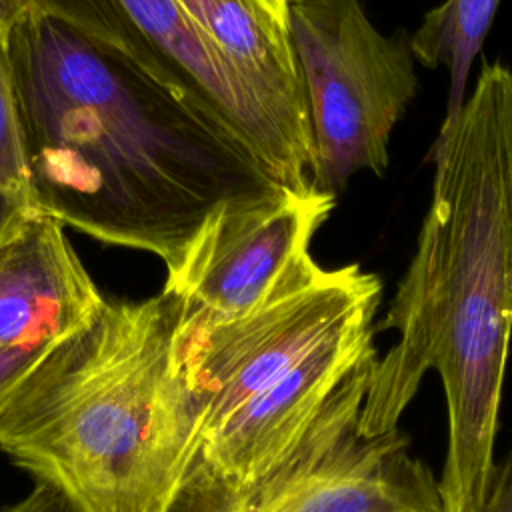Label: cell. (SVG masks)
Listing matches in <instances>:
<instances>
[{"label": "cell", "mask_w": 512, "mask_h": 512, "mask_svg": "<svg viewBox=\"0 0 512 512\" xmlns=\"http://www.w3.org/2000/svg\"><path fill=\"white\" fill-rule=\"evenodd\" d=\"M38 210L166 270L224 204L282 186L226 128L116 50L26 10L2 38Z\"/></svg>", "instance_id": "cell-1"}, {"label": "cell", "mask_w": 512, "mask_h": 512, "mask_svg": "<svg viewBox=\"0 0 512 512\" xmlns=\"http://www.w3.org/2000/svg\"><path fill=\"white\" fill-rule=\"evenodd\" d=\"M432 194L414 256L378 330L358 428H398L426 372L440 376L448 442L438 478L446 512H476L496 468L494 442L512 340V70L484 62L460 112L430 148Z\"/></svg>", "instance_id": "cell-2"}, {"label": "cell", "mask_w": 512, "mask_h": 512, "mask_svg": "<svg viewBox=\"0 0 512 512\" xmlns=\"http://www.w3.org/2000/svg\"><path fill=\"white\" fill-rule=\"evenodd\" d=\"M168 292L106 300L54 344L0 416V450L76 512H174L198 416L176 358Z\"/></svg>", "instance_id": "cell-3"}, {"label": "cell", "mask_w": 512, "mask_h": 512, "mask_svg": "<svg viewBox=\"0 0 512 512\" xmlns=\"http://www.w3.org/2000/svg\"><path fill=\"white\" fill-rule=\"evenodd\" d=\"M290 38L308 102L312 184L338 196L362 170L384 176L392 130L420 86L408 30L382 34L360 0H290Z\"/></svg>", "instance_id": "cell-4"}, {"label": "cell", "mask_w": 512, "mask_h": 512, "mask_svg": "<svg viewBox=\"0 0 512 512\" xmlns=\"http://www.w3.org/2000/svg\"><path fill=\"white\" fill-rule=\"evenodd\" d=\"M382 282L360 264L320 266L302 254L254 310L216 322L178 318L176 358L192 392L198 442L328 338L376 316Z\"/></svg>", "instance_id": "cell-5"}, {"label": "cell", "mask_w": 512, "mask_h": 512, "mask_svg": "<svg viewBox=\"0 0 512 512\" xmlns=\"http://www.w3.org/2000/svg\"><path fill=\"white\" fill-rule=\"evenodd\" d=\"M378 356L334 394L292 458L256 492L232 504L178 506L174 512H446L438 478L394 428H358Z\"/></svg>", "instance_id": "cell-6"}, {"label": "cell", "mask_w": 512, "mask_h": 512, "mask_svg": "<svg viewBox=\"0 0 512 512\" xmlns=\"http://www.w3.org/2000/svg\"><path fill=\"white\" fill-rule=\"evenodd\" d=\"M376 316L344 326L206 434L180 506L232 504L264 486L298 450L340 386L370 358Z\"/></svg>", "instance_id": "cell-7"}, {"label": "cell", "mask_w": 512, "mask_h": 512, "mask_svg": "<svg viewBox=\"0 0 512 512\" xmlns=\"http://www.w3.org/2000/svg\"><path fill=\"white\" fill-rule=\"evenodd\" d=\"M336 196L306 188L220 206L184 256L166 270L164 292L180 302V320L216 322L260 306L328 220Z\"/></svg>", "instance_id": "cell-8"}, {"label": "cell", "mask_w": 512, "mask_h": 512, "mask_svg": "<svg viewBox=\"0 0 512 512\" xmlns=\"http://www.w3.org/2000/svg\"><path fill=\"white\" fill-rule=\"evenodd\" d=\"M190 24L248 104L270 174L312 184L306 92L290 38V0H178Z\"/></svg>", "instance_id": "cell-9"}, {"label": "cell", "mask_w": 512, "mask_h": 512, "mask_svg": "<svg viewBox=\"0 0 512 512\" xmlns=\"http://www.w3.org/2000/svg\"><path fill=\"white\" fill-rule=\"evenodd\" d=\"M104 302L50 214L34 208L0 238V348L64 340L86 328Z\"/></svg>", "instance_id": "cell-10"}, {"label": "cell", "mask_w": 512, "mask_h": 512, "mask_svg": "<svg viewBox=\"0 0 512 512\" xmlns=\"http://www.w3.org/2000/svg\"><path fill=\"white\" fill-rule=\"evenodd\" d=\"M500 0H444L430 8L410 34L412 54L424 68H446L448 96L444 122H450L468 96V78L490 32Z\"/></svg>", "instance_id": "cell-11"}, {"label": "cell", "mask_w": 512, "mask_h": 512, "mask_svg": "<svg viewBox=\"0 0 512 512\" xmlns=\"http://www.w3.org/2000/svg\"><path fill=\"white\" fill-rule=\"evenodd\" d=\"M34 208L36 204L0 38V238Z\"/></svg>", "instance_id": "cell-12"}, {"label": "cell", "mask_w": 512, "mask_h": 512, "mask_svg": "<svg viewBox=\"0 0 512 512\" xmlns=\"http://www.w3.org/2000/svg\"><path fill=\"white\" fill-rule=\"evenodd\" d=\"M58 342L0 348V416L6 412V408L20 392L24 382L30 378V374Z\"/></svg>", "instance_id": "cell-13"}, {"label": "cell", "mask_w": 512, "mask_h": 512, "mask_svg": "<svg viewBox=\"0 0 512 512\" xmlns=\"http://www.w3.org/2000/svg\"><path fill=\"white\" fill-rule=\"evenodd\" d=\"M476 512H512V444L496 462L488 494Z\"/></svg>", "instance_id": "cell-14"}, {"label": "cell", "mask_w": 512, "mask_h": 512, "mask_svg": "<svg viewBox=\"0 0 512 512\" xmlns=\"http://www.w3.org/2000/svg\"><path fill=\"white\" fill-rule=\"evenodd\" d=\"M4 512H76L72 504L52 486L36 482L32 492Z\"/></svg>", "instance_id": "cell-15"}, {"label": "cell", "mask_w": 512, "mask_h": 512, "mask_svg": "<svg viewBox=\"0 0 512 512\" xmlns=\"http://www.w3.org/2000/svg\"><path fill=\"white\" fill-rule=\"evenodd\" d=\"M22 0H0V38L12 28V24L24 14Z\"/></svg>", "instance_id": "cell-16"}]
</instances>
